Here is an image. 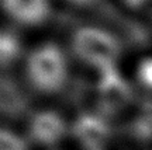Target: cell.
I'll return each instance as SVG.
<instances>
[{"mask_svg": "<svg viewBox=\"0 0 152 150\" xmlns=\"http://www.w3.org/2000/svg\"><path fill=\"white\" fill-rule=\"evenodd\" d=\"M68 126L55 111H37L28 121V136L39 146H55L65 138Z\"/></svg>", "mask_w": 152, "mask_h": 150, "instance_id": "cell-3", "label": "cell"}, {"mask_svg": "<svg viewBox=\"0 0 152 150\" xmlns=\"http://www.w3.org/2000/svg\"><path fill=\"white\" fill-rule=\"evenodd\" d=\"M99 94L102 102L109 109H118L130 100V87L123 77H120L117 70L111 67L102 72Z\"/></svg>", "mask_w": 152, "mask_h": 150, "instance_id": "cell-6", "label": "cell"}, {"mask_svg": "<svg viewBox=\"0 0 152 150\" xmlns=\"http://www.w3.org/2000/svg\"><path fill=\"white\" fill-rule=\"evenodd\" d=\"M4 14L11 21L24 27H38L48 20V0H0Z\"/></svg>", "mask_w": 152, "mask_h": 150, "instance_id": "cell-4", "label": "cell"}, {"mask_svg": "<svg viewBox=\"0 0 152 150\" xmlns=\"http://www.w3.org/2000/svg\"><path fill=\"white\" fill-rule=\"evenodd\" d=\"M71 48L80 62L102 72L114 67L120 55L118 39L111 32L92 25L77 28L72 34Z\"/></svg>", "mask_w": 152, "mask_h": 150, "instance_id": "cell-2", "label": "cell"}, {"mask_svg": "<svg viewBox=\"0 0 152 150\" xmlns=\"http://www.w3.org/2000/svg\"><path fill=\"white\" fill-rule=\"evenodd\" d=\"M140 1H142V0H140Z\"/></svg>", "mask_w": 152, "mask_h": 150, "instance_id": "cell-11", "label": "cell"}, {"mask_svg": "<svg viewBox=\"0 0 152 150\" xmlns=\"http://www.w3.org/2000/svg\"><path fill=\"white\" fill-rule=\"evenodd\" d=\"M76 139L87 150H102L110 136L109 125L94 115H83L73 125Z\"/></svg>", "mask_w": 152, "mask_h": 150, "instance_id": "cell-5", "label": "cell"}, {"mask_svg": "<svg viewBox=\"0 0 152 150\" xmlns=\"http://www.w3.org/2000/svg\"><path fill=\"white\" fill-rule=\"evenodd\" d=\"M68 3H71L72 6H76V7H89V6H93L97 0H66Z\"/></svg>", "mask_w": 152, "mask_h": 150, "instance_id": "cell-10", "label": "cell"}, {"mask_svg": "<svg viewBox=\"0 0 152 150\" xmlns=\"http://www.w3.org/2000/svg\"><path fill=\"white\" fill-rule=\"evenodd\" d=\"M0 150H28L27 142L18 133L0 126Z\"/></svg>", "mask_w": 152, "mask_h": 150, "instance_id": "cell-8", "label": "cell"}, {"mask_svg": "<svg viewBox=\"0 0 152 150\" xmlns=\"http://www.w3.org/2000/svg\"><path fill=\"white\" fill-rule=\"evenodd\" d=\"M24 49L20 37L13 30L0 28V69H10L23 58Z\"/></svg>", "mask_w": 152, "mask_h": 150, "instance_id": "cell-7", "label": "cell"}, {"mask_svg": "<svg viewBox=\"0 0 152 150\" xmlns=\"http://www.w3.org/2000/svg\"><path fill=\"white\" fill-rule=\"evenodd\" d=\"M24 76L28 86L44 96L65 88L69 79V62L65 52L54 42L35 46L24 59Z\"/></svg>", "mask_w": 152, "mask_h": 150, "instance_id": "cell-1", "label": "cell"}, {"mask_svg": "<svg viewBox=\"0 0 152 150\" xmlns=\"http://www.w3.org/2000/svg\"><path fill=\"white\" fill-rule=\"evenodd\" d=\"M138 79L142 84L152 88V59H145L138 67Z\"/></svg>", "mask_w": 152, "mask_h": 150, "instance_id": "cell-9", "label": "cell"}]
</instances>
